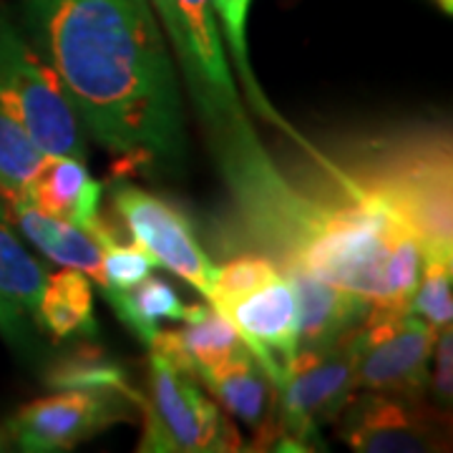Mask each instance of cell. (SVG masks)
<instances>
[{
  "label": "cell",
  "instance_id": "7402d4cb",
  "mask_svg": "<svg viewBox=\"0 0 453 453\" xmlns=\"http://www.w3.org/2000/svg\"><path fill=\"white\" fill-rule=\"evenodd\" d=\"M46 159L23 127L0 109V196L26 199L33 177Z\"/></svg>",
  "mask_w": 453,
  "mask_h": 453
},
{
  "label": "cell",
  "instance_id": "2e32d148",
  "mask_svg": "<svg viewBox=\"0 0 453 453\" xmlns=\"http://www.w3.org/2000/svg\"><path fill=\"white\" fill-rule=\"evenodd\" d=\"M46 280V270L0 219V333L5 338H20L28 320L38 318Z\"/></svg>",
  "mask_w": 453,
  "mask_h": 453
},
{
  "label": "cell",
  "instance_id": "d6986e66",
  "mask_svg": "<svg viewBox=\"0 0 453 453\" xmlns=\"http://www.w3.org/2000/svg\"><path fill=\"white\" fill-rule=\"evenodd\" d=\"M184 323L187 325H184V330H179V338L195 365L196 378L232 357L242 356L247 350L240 333L211 305L196 303L192 308H187Z\"/></svg>",
  "mask_w": 453,
  "mask_h": 453
},
{
  "label": "cell",
  "instance_id": "ac0fdd59",
  "mask_svg": "<svg viewBox=\"0 0 453 453\" xmlns=\"http://www.w3.org/2000/svg\"><path fill=\"white\" fill-rule=\"evenodd\" d=\"M106 303L111 305L116 318L129 327L136 338L149 345L159 333L162 320H184L187 305L172 282L162 277H144L129 290H104Z\"/></svg>",
  "mask_w": 453,
  "mask_h": 453
},
{
  "label": "cell",
  "instance_id": "cb8c5ba5",
  "mask_svg": "<svg viewBox=\"0 0 453 453\" xmlns=\"http://www.w3.org/2000/svg\"><path fill=\"white\" fill-rule=\"evenodd\" d=\"M280 275V265L267 255H242V257L232 259L222 267H217L214 280H211L210 305L214 310L225 308L226 303L242 297L244 292L255 290L262 282L273 280Z\"/></svg>",
  "mask_w": 453,
  "mask_h": 453
},
{
  "label": "cell",
  "instance_id": "7c38bea8",
  "mask_svg": "<svg viewBox=\"0 0 453 453\" xmlns=\"http://www.w3.org/2000/svg\"><path fill=\"white\" fill-rule=\"evenodd\" d=\"M280 270L290 280L297 297V323H300L297 353L323 350L335 342H342L365 323L371 305L360 295L340 290L295 265H285Z\"/></svg>",
  "mask_w": 453,
  "mask_h": 453
},
{
  "label": "cell",
  "instance_id": "8992f818",
  "mask_svg": "<svg viewBox=\"0 0 453 453\" xmlns=\"http://www.w3.org/2000/svg\"><path fill=\"white\" fill-rule=\"evenodd\" d=\"M436 333L413 312L365 318L353 333L357 388L418 401L431 380L428 363Z\"/></svg>",
  "mask_w": 453,
  "mask_h": 453
},
{
  "label": "cell",
  "instance_id": "8fae6325",
  "mask_svg": "<svg viewBox=\"0 0 453 453\" xmlns=\"http://www.w3.org/2000/svg\"><path fill=\"white\" fill-rule=\"evenodd\" d=\"M434 416L423 413L416 398L372 393L345 403L338 421L340 436L360 453H418L438 451L441 438Z\"/></svg>",
  "mask_w": 453,
  "mask_h": 453
},
{
  "label": "cell",
  "instance_id": "603a6c76",
  "mask_svg": "<svg viewBox=\"0 0 453 453\" xmlns=\"http://www.w3.org/2000/svg\"><path fill=\"white\" fill-rule=\"evenodd\" d=\"M453 255H423L421 282L411 300V312L434 330L449 327L453 320Z\"/></svg>",
  "mask_w": 453,
  "mask_h": 453
},
{
  "label": "cell",
  "instance_id": "9c48e42d",
  "mask_svg": "<svg viewBox=\"0 0 453 453\" xmlns=\"http://www.w3.org/2000/svg\"><path fill=\"white\" fill-rule=\"evenodd\" d=\"M179 13L187 38L181 61L184 81L195 96L199 113L211 127L214 136H219L240 124L244 111L211 0H179Z\"/></svg>",
  "mask_w": 453,
  "mask_h": 453
},
{
  "label": "cell",
  "instance_id": "4fadbf2b",
  "mask_svg": "<svg viewBox=\"0 0 453 453\" xmlns=\"http://www.w3.org/2000/svg\"><path fill=\"white\" fill-rule=\"evenodd\" d=\"M101 181L88 174L83 159L49 157L33 177L26 199L38 210L83 226L101 247H109L116 237L101 222Z\"/></svg>",
  "mask_w": 453,
  "mask_h": 453
},
{
  "label": "cell",
  "instance_id": "3957f363",
  "mask_svg": "<svg viewBox=\"0 0 453 453\" xmlns=\"http://www.w3.org/2000/svg\"><path fill=\"white\" fill-rule=\"evenodd\" d=\"M0 109L46 157L86 159L81 119L65 86L5 16H0Z\"/></svg>",
  "mask_w": 453,
  "mask_h": 453
},
{
  "label": "cell",
  "instance_id": "277c9868",
  "mask_svg": "<svg viewBox=\"0 0 453 453\" xmlns=\"http://www.w3.org/2000/svg\"><path fill=\"white\" fill-rule=\"evenodd\" d=\"M149 401L144 411L142 451H240L242 441L202 393L192 372L151 350Z\"/></svg>",
  "mask_w": 453,
  "mask_h": 453
},
{
  "label": "cell",
  "instance_id": "30bf717a",
  "mask_svg": "<svg viewBox=\"0 0 453 453\" xmlns=\"http://www.w3.org/2000/svg\"><path fill=\"white\" fill-rule=\"evenodd\" d=\"M240 333L247 350L257 357L273 386H280L282 375L297 356L300 323H297V297L290 280L275 275L255 290L226 303L217 310Z\"/></svg>",
  "mask_w": 453,
  "mask_h": 453
},
{
  "label": "cell",
  "instance_id": "5bb4252c",
  "mask_svg": "<svg viewBox=\"0 0 453 453\" xmlns=\"http://www.w3.org/2000/svg\"><path fill=\"white\" fill-rule=\"evenodd\" d=\"M5 202L11 210V219L26 234V240L33 242V247H38L50 262L81 270L98 288L104 285V265H101L104 247L83 226L38 210L28 199H5Z\"/></svg>",
  "mask_w": 453,
  "mask_h": 453
},
{
  "label": "cell",
  "instance_id": "ffe728a7",
  "mask_svg": "<svg viewBox=\"0 0 453 453\" xmlns=\"http://www.w3.org/2000/svg\"><path fill=\"white\" fill-rule=\"evenodd\" d=\"M46 386L53 390H113L131 403H142V393L131 388L127 371L94 345L76 348L71 356L56 360L46 372Z\"/></svg>",
  "mask_w": 453,
  "mask_h": 453
},
{
  "label": "cell",
  "instance_id": "7a4b0ae2",
  "mask_svg": "<svg viewBox=\"0 0 453 453\" xmlns=\"http://www.w3.org/2000/svg\"><path fill=\"white\" fill-rule=\"evenodd\" d=\"M338 169L421 240L423 255H453L451 142L443 131L371 142Z\"/></svg>",
  "mask_w": 453,
  "mask_h": 453
},
{
  "label": "cell",
  "instance_id": "52a82bcc",
  "mask_svg": "<svg viewBox=\"0 0 453 453\" xmlns=\"http://www.w3.org/2000/svg\"><path fill=\"white\" fill-rule=\"evenodd\" d=\"M113 204L134 244L142 247L157 267L187 280L202 297L210 295L217 267L202 250L195 226L184 211L134 184H116Z\"/></svg>",
  "mask_w": 453,
  "mask_h": 453
},
{
  "label": "cell",
  "instance_id": "4316f807",
  "mask_svg": "<svg viewBox=\"0 0 453 453\" xmlns=\"http://www.w3.org/2000/svg\"><path fill=\"white\" fill-rule=\"evenodd\" d=\"M149 3L162 23V31L169 46L174 49L179 64H181L184 50H187V38H184V26H181V13H179V0H149Z\"/></svg>",
  "mask_w": 453,
  "mask_h": 453
},
{
  "label": "cell",
  "instance_id": "9a60e30c",
  "mask_svg": "<svg viewBox=\"0 0 453 453\" xmlns=\"http://www.w3.org/2000/svg\"><path fill=\"white\" fill-rule=\"evenodd\" d=\"M196 380H202L234 418L244 421L257 434H265V441H270V434L275 428L270 423L275 386L250 350L211 371H204Z\"/></svg>",
  "mask_w": 453,
  "mask_h": 453
},
{
  "label": "cell",
  "instance_id": "5b68a950",
  "mask_svg": "<svg viewBox=\"0 0 453 453\" xmlns=\"http://www.w3.org/2000/svg\"><path fill=\"white\" fill-rule=\"evenodd\" d=\"M353 335L323 350H300L288 365L275 395L280 398V443H318L325 423L338 421L356 390Z\"/></svg>",
  "mask_w": 453,
  "mask_h": 453
},
{
  "label": "cell",
  "instance_id": "ba28073f",
  "mask_svg": "<svg viewBox=\"0 0 453 453\" xmlns=\"http://www.w3.org/2000/svg\"><path fill=\"white\" fill-rule=\"evenodd\" d=\"M129 398L113 390H56L23 405L8 423L20 451L58 453L127 418Z\"/></svg>",
  "mask_w": 453,
  "mask_h": 453
},
{
  "label": "cell",
  "instance_id": "6da1fadb",
  "mask_svg": "<svg viewBox=\"0 0 453 453\" xmlns=\"http://www.w3.org/2000/svg\"><path fill=\"white\" fill-rule=\"evenodd\" d=\"M23 11L31 46L98 144L121 164L181 162V86L149 0H26Z\"/></svg>",
  "mask_w": 453,
  "mask_h": 453
},
{
  "label": "cell",
  "instance_id": "44dd1931",
  "mask_svg": "<svg viewBox=\"0 0 453 453\" xmlns=\"http://www.w3.org/2000/svg\"><path fill=\"white\" fill-rule=\"evenodd\" d=\"M211 8H214V16H217V26L222 33V41H225L226 50L232 53V61L237 65V73L242 79L244 91L250 101L255 104L262 116H267L273 124L282 127L285 131H292L277 111L265 101V94L259 88L257 79L252 73V64H250V46H247V20H250V8H252V0H211Z\"/></svg>",
  "mask_w": 453,
  "mask_h": 453
},
{
  "label": "cell",
  "instance_id": "83f0119b",
  "mask_svg": "<svg viewBox=\"0 0 453 453\" xmlns=\"http://www.w3.org/2000/svg\"><path fill=\"white\" fill-rule=\"evenodd\" d=\"M438 5H441V11L446 13V16H451L453 13V0H436Z\"/></svg>",
  "mask_w": 453,
  "mask_h": 453
},
{
  "label": "cell",
  "instance_id": "484cf974",
  "mask_svg": "<svg viewBox=\"0 0 453 453\" xmlns=\"http://www.w3.org/2000/svg\"><path fill=\"white\" fill-rule=\"evenodd\" d=\"M434 350H436V371H434V395H436L438 405H451V393H453V335L451 325L438 330L436 342H434Z\"/></svg>",
  "mask_w": 453,
  "mask_h": 453
},
{
  "label": "cell",
  "instance_id": "d4e9b609",
  "mask_svg": "<svg viewBox=\"0 0 453 453\" xmlns=\"http://www.w3.org/2000/svg\"><path fill=\"white\" fill-rule=\"evenodd\" d=\"M104 285L101 290H129L149 277L154 262L136 244L113 242L104 247Z\"/></svg>",
  "mask_w": 453,
  "mask_h": 453
},
{
  "label": "cell",
  "instance_id": "e0dca14e",
  "mask_svg": "<svg viewBox=\"0 0 453 453\" xmlns=\"http://www.w3.org/2000/svg\"><path fill=\"white\" fill-rule=\"evenodd\" d=\"M35 323L50 330L53 338L71 335H96L94 315V290L81 270L64 267L58 275L46 280V288L38 303Z\"/></svg>",
  "mask_w": 453,
  "mask_h": 453
}]
</instances>
